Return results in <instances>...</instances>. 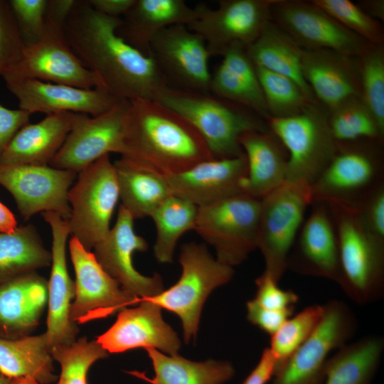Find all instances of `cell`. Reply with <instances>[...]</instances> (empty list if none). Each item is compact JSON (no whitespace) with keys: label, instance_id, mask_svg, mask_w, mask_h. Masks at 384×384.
Masks as SVG:
<instances>
[{"label":"cell","instance_id":"2e32d148","mask_svg":"<svg viewBox=\"0 0 384 384\" xmlns=\"http://www.w3.org/2000/svg\"><path fill=\"white\" fill-rule=\"evenodd\" d=\"M69 252L75 281V297L70 316L76 325L107 318L139 300L127 293L74 237L69 241Z\"/></svg>","mask_w":384,"mask_h":384},{"label":"cell","instance_id":"4fadbf2b","mask_svg":"<svg viewBox=\"0 0 384 384\" xmlns=\"http://www.w3.org/2000/svg\"><path fill=\"white\" fill-rule=\"evenodd\" d=\"M149 55L169 86L210 93L211 55L203 38L186 25L170 26L157 33L150 42Z\"/></svg>","mask_w":384,"mask_h":384},{"label":"cell","instance_id":"ffe728a7","mask_svg":"<svg viewBox=\"0 0 384 384\" xmlns=\"http://www.w3.org/2000/svg\"><path fill=\"white\" fill-rule=\"evenodd\" d=\"M2 78L8 90L17 98L19 109L31 114L70 112L94 117L122 100L101 87L83 89L15 75Z\"/></svg>","mask_w":384,"mask_h":384},{"label":"cell","instance_id":"f546056e","mask_svg":"<svg viewBox=\"0 0 384 384\" xmlns=\"http://www.w3.org/2000/svg\"><path fill=\"white\" fill-rule=\"evenodd\" d=\"M196 8L183 0H135L121 17L117 33L127 43L149 55L154 36L176 24L188 25L197 17Z\"/></svg>","mask_w":384,"mask_h":384},{"label":"cell","instance_id":"83f0119b","mask_svg":"<svg viewBox=\"0 0 384 384\" xmlns=\"http://www.w3.org/2000/svg\"><path fill=\"white\" fill-rule=\"evenodd\" d=\"M74 112L48 114L28 123L14 135L0 157V165H48L71 130Z\"/></svg>","mask_w":384,"mask_h":384},{"label":"cell","instance_id":"6f0895ef","mask_svg":"<svg viewBox=\"0 0 384 384\" xmlns=\"http://www.w3.org/2000/svg\"><path fill=\"white\" fill-rule=\"evenodd\" d=\"M0 384H14L13 379H11L0 373Z\"/></svg>","mask_w":384,"mask_h":384},{"label":"cell","instance_id":"c3c4849f","mask_svg":"<svg viewBox=\"0 0 384 384\" xmlns=\"http://www.w3.org/2000/svg\"><path fill=\"white\" fill-rule=\"evenodd\" d=\"M294 308L284 310H273L262 307L255 299L247 302V318L253 325L270 336L292 316Z\"/></svg>","mask_w":384,"mask_h":384},{"label":"cell","instance_id":"5bb4252c","mask_svg":"<svg viewBox=\"0 0 384 384\" xmlns=\"http://www.w3.org/2000/svg\"><path fill=\"white\" fill-rule=\"evenodd\" d=\"M34 78L83 89L102 88L98 76L71 49L63 26L46 21L42 35L26 45L18 64L2 75Z\"/></svg>","mask_w":384,"mask_h":384},{"label":"cell","instance_id":"7dc6e473","mask_svg":"<svg viewBox=\"0 0 384 384\" xmlns=\"http://www.w3.org/2000/svg\"><path fill=\"white\" fill-rule=\"evenodd\" d=\"M357 208L366 228L384 241V183L370 193Z\"/></svg>","mask_w":384,"mask_h":384},{"label":"cell","instance_id":"7c38bea8","mask_svg":"<svg viewBox=\"0 0 384 384\" xmlns=\"http://www.w3.org/2000/svg\"><path fill=\"white\" fill-rule=\"evenodd\" d=\"M277 0H221L215 9L198 4L197 17L186 26L205 41L211 55L233 44L247 47L270 21Z\"/></svg>","mask_w":384,"mask_h":384},{"label":"cell","instance_id":"d590c367","mask_svg":"<svg viewBox=\"0 0 384 384\" xmlns=\"http://www.w3.org/2000/svg\"><path fill=\"white\" fill-rule=\"evenodd\" d=\"M51 252L44 246L33 225L0 233V281L48 267Z\"/></svg>","mask_w":384,"mask_h":384},{"label":"cell","instance_id":"52a82bcc","mask_svg":"<svg viewBox=\"0 0 384 384\" xmlns=\"http://www.w3.org/2000/svg\"><path fill=\"white\" fill-rule=\"evenodd\" d=\"M179 262L182 273L174 285L141 300L149 301L178 316L184 341L188 343L197 334L206 299L215 289L232 279L234 270L233 267L215 259L206 245L195 242L182 245Z\"/></svg>","mask_w":384,"mask_h":384},{"label":"cell","instance_id":"836d02e7","mask_svg":"<svg viewBox=\"0 0 384 384\" xmlns=\"http://www.w3.org/2000/svg\"><path fill=\"white\" fill-rule=\"evenodd\" d=\"M114 164L121 206L134 219L150 217L155 208L172 195L166 176L122 159Z\"/></svg>","mask_w":384,"mask_h":384},{"label":"cell","instance_id":"ee69618b","mask_svg":"<svg viewBox=\"0 0 384 384\" xmlns=\"http://www.w3.org/2000/svg\"><path fill=\"white\" fill-rule=\"evenodd\" d=\"M25 44L9 1L0 0V75L10 72L21 60Z\"/></svg>","mask_w":384,"mask_h":384},{"label":"cell","instance_id":"f907efd6","mask_svg":"<svg viewBox=\"0 0 384 384\" xmlns=\"http://www.w3.org/2000/svg\"><path fill=\"white\" fill-rule=\"evenodd\" d=\"M276 367V361L267 347L263 350L257 364L242 384H267L274 375Z\"/></svg>","mask_w":384,"mask_h":384},{"label":"cell","instance_id":"d4e9b609","mask_svg":"<svg viewBox=\"0 0 384 384\" xmlns=\"http://www.w3.org/2000/svg\"><path fill=\"white\" fill-rule=\"evenodd\" d=\"M302 73L316 100L328 111L361 97L357 58L328 49H303Z\"/></svg>","mask_w":384,"mask_h":384},{"label":"cell","instance_id":"d6a6232c","mask_svg":"<svg viewBox=\"0 0 384 384\" xmlns=\"http://www.w3.org/2000/svg\"><path fill=\"white\" fill-rule=\"evenodd\" d=\"M53 361L45 332L16 338L0 337V373L11 379L30 376L39 384H50L57 379Z\"/></svg>","mask_w":384,"mask_h":384},{"label":"cell","instance_id":"ba28073f","mask_svg":"<svg viewBox=\"0 0 384 384\" xmlns=\"http://www.w3.org/2000/svg\"><path fill=\"white\" fill-rule=\"evenodd\" d=\"M265 122L287 152L286 180H300L311 185L338 148L329 126L328 110L319 102L311 103L299 114L269 116Z\"/></svg>","mask_w":384,"mask_h":384},{"label":"cell","instance_id":"603a6c76","mask_svg":"<svg viewBox=\"0 0 384 384\" xmlns=\"http://www.w3.org/2000/svg\"><path fill=\"white\" fill-rule=\"evenodd\" d=\"M134 308H124L112 326L96 339L108 353L143 348L159 349L174 356L181 347L175 331L162 318L161 308L141 300Z\"/></svg>","mask_w":384,"mask_h":384},{"label":"cell","instance_id":"681fc988","mask_svg":"<svg viewBox=\"0 0 384 384\" xmlns=\"http://www.w3.org/2000/svg\"><path fill=\"white\" fill-rule=\"evenodd\" d=\"M31 114L22 110H10L0 104V157L14 135L29 123Z\"/></svg>","mask_w":384,"mask_h":384},{"label":"cell","instance_id":"9a60e30c","mask_svg":"<svg viewBox=\"0 0 384 384\" xmlns=\"http://www.w3.org/2000/svg\"><path fill=\"white\" fill-rule=\"evenodd\" d=\"M271 20L303 49H328L358 58L370 44L312 1L277 0L271 9Z\"/></svg>","mask_w":384,"mask_h":384},{"label":"cell","instance_id":"8fae6325","mask_svg":"<svg viewBox=\"0 0 384 384\" xmlns=\"http://www.w3.org/2000/svg\"><path fill=\"white\" fill-rule=\"evenodd\" d=\"M324 306L323 316L314 331L270 384H324L331 353L346 345L357 327L354 314L344 302L332 300Z\"/></svg>","mask_w":384,"mask_h":384},{"label":"cell","instance_id":"484cf974","mask_svg":"<svg viewBox=\"0 0 384 384\" xmlns=\"http://www.w3.org/2000/svg\"><path fill=\"white\" fill-rule=\"evenodd\" d=\"M48 304V281L31 272L0 281V335L28 336L39 324Z\"/></svg>","mask_w":384,"mask_h":384},{"label":"cell","instance_id":"f5cc1de1","mask_svg":"<svg viewBox=\"0 0 384 384\" xmlns=\"http://www.w3.org/2000/svg\"><path fill=\"white\" fill-rule=\"evenodd\" d=\"M76 1V0H48L45 20L64 26Z\"/></svg>","mask_w":384,"mask_h":384},{"label":"cell","instance_id":"6da1fadb","mask_svg":"<svg viewBox=\"0 0 384 384\" xmlns=\"http://www.w3.org/2000/svg\"><path fill=\"white\" fill-rule=\"evenodd\" d=\"M121 18L95 11L77 0L63 26L77 57L100 78L102 88L119 100H158L169 86L154 59L117 33Z\"/></svg>","mask_w":384,"mask_h":384},{"label":"cell","instance_id":"44dd1931","mask_svg":"<svg viewBox=\"0 0 384 384\" xmlns=\"http://www.w3.org/2000/svg\"><path fill=\"white\" fill-rule=\"evenodd\" d=\"M290 251L287 269L326 278L338 284L341 278L336 228L327 203L314 201Z\"/></svg>","mask_w":384,"mask_h":384},{"label":"cell","instance_id":"ab89813d","mask_svg":"<svg viewBox=\"0 0 384 384\" xmlns=\"http://www.w3.org/2000/svg\"><path fill=\"white\" fill-rule=\"evenodd\" d=\"M255 68L269 116H292L312 103L293 80L262 68Z\"/></svg>","mask_w":384,"mask_h":384},{"label":"cell","instance_id":"db71d44e","mask_svg":"<svg viewBox=\"0 0 384 384\" xmlns=\"http://www.w3.org/2000/svg\"><path fill=\"white\" fill-rule=\"evenodd\" d=\"M17 228L15 215L0 201V233H12Z\"/></svg>","mask_w":384,"mask_h":384},{"label":"cell","instance_id":"e575fe53","mask_svg":"<svg viewBox=\"0 0 384 384\" xmlns=\"http://www.w3.org/2000/svg\"><path fill=\"white\" fill-rule=\"evenodd\" d=\"M384 348L381 336H367L346 344L326 363L324 384H370Z\"/></svg>","mask_w":384,"mask_h":384},{"label":"cell","instance_id":"f6af8a7d","mask_svg":"<svg viewBox=\"0 0 384 384\" xmlns=\"http://www.w3.org/2000/svg\"><path fill=\"white\" fill-rule=\"evenodd\" d=\"M9 4L25 46L33 43L44 31L48 0H10Z\"/></svg>","mask_w":384,"mask_h":384},{"label":"cell","instance_id":"816d5d0a","mask_svg":"<svg viewBox=\"0 0 384 384\" xmlns=\"http://www.w3.org/2000/svg\"><path fill=\"white\" fill-rule=\"evenodd\" d=\"M97 11L106 16L121 18L132 6L135 0H87Z\"/></svg>","mask_w":384,"mask_h":384},{"label":"cell","instance_id":"8d00e7d4","mask_svg":"<svg viewBox=\"0 0 384 384\" xmlns=\"http://www.w3.org/2000/svg\"><path fill=\"white\" fill-rule=\"evenodd\" d=\"M198 207L190 201L171 195L151 213L156 238L154 255L161 263L171 262L176 245L186 232L194 230Z\"/></svg>","mask_w":384,"mask_h":384},{"label":"cell","instance_id":"4316f807","mask_svg":"<svg viewBox=\"0 0 384 384\" xmlns=\"http://www.w3.org/2000/svg\"><path fill=\"white\" fill-rule=\"evenodd\" d=\"M246 48L233 44L222 53L221 63L211 74L210 93L247 108L265 120L269 117L267 107Z\"/></svg>","mask_w":384,"mask_h":384},{"label":"cell","instance_id":"7bdbcfd3","mask_svg":"<svg viewBox=\"0 0 384 384\" xmlns=\"http://www.w3.org/2000/svg\"><path fill=\"white\" fill-rule=\"evenodd\" d=\"M343 27L370 44L383 45L384 32L380 22L349 0H312Z\"/></svg>","mask_w":384,"mask_h":384},{"label":"cell","instance_id":"9f6ffc18","mask_svg":"<svg viewBox=\"0 0 384 384\" xmlns=\"http://www.w3.org/2000/svg\"><path fill=\"white\" fill-rule=\"evenodd\" d=\"M14 384H39L33 377H24L13 379Z\"/></svg>","mask_w":384,"mask_h":384},{"label":"cell","instance_id":"3957f363","mask_svg":"<svg viewBox=\"0 0 384 384\" xmlns=\"http://www.w3.org/2000/svg\"><path fill=\"white\" fill-rule=\"evenodd\" d=\"M157 101L186 118L215 159L242 155L240 137L248 132L268 129L265 120L255 112L210 93L168 86Z\"/></svg>","mask_w":384,"mask_h":384},{"label":"cell","instance_id":"d6986e66","mask_svg":"<svg viewBox=\"0 0 384 384\" xmlns=\"http://www.w3.org/2000/svg\"><path fill=\"white\" fill-rule=\"evenodd\" d=\"M134 218L120 206L117 220L107 236L95 247L94 255L107 274L127 293L139 300L152 297L164 290L161 276L146 277L137 272L132 255L148 248L146 241L134 232Z\"/></svg>","mask_w":384,"mask_h":384},{"label":"cell","instance_id":"f35d334b","mask_svg":"<svg viewBox=\"0 0 384 384\" xmlns=\"http://www.w3.org/2000/svg\"><path fill=\"white\" fill-rule=\"evenodd\" d=\"M324 306L311 305L289 317L272 335L269 349L276 361V372L309 338L320 322Z\"/></svg>","mask_w":384,"mask_h":384},{"label":"cell","instance_id":"7402d4cb","mask_svg":"<svg viewBox=\"0 0 384 384\" xmlns=\"http://www.w3.org/2000/svg\"><path fill=\"white\" fill-rule=\"evenodd\" d=\"M41 215L52 233L51 270L48 282L47 329L45 332L50 348L70 344L76 340L78 325L70 319V311L75 297V282L67 266L66 242L70 230L68 220L53 212Z\"/></svg>","mask_w":384,"mask_h":384},{"label":"cell","instance_id":"7a4b0ae2","mask_svg":"<svg viewBox=\"0 0 384 384\" xmlns=\"http://www.w3.org/2000/svg\"><path fill=\"white\" fill-rule=\"evenodd\" d=\"M121 158L164 176L212 160L206 142L183 116L157 100H131L123 123Z\"/></svg>","mask_w":384,"mask_h":384},{"label":"cell","instance_id":"5b68a950","mask_svg":"<svg viewBox=\"0 0 384 384\" xmlns=\"http://www.w3.org/2000/svg\"><path fill=\"white\" fill-rule=\"evenodd\" d=\"M311 203L310 184L300 180H286L260 199L257 248L264 257L263 272L277 282Z\"/></svg>","mask_w":384,"mask_h":384},{"label":"cell","instance_id":"f1b7e54d","mask_svg":"<svg viewBox=\"0 0 384 384\" xmlns=\"http://www.w3.org/2000/svg\"><path fill=\"white\" fill-rule=\"evenodd\" d=\"M239 142L247 164L243 193L261 199L286 181L287 152L269 129L246 132Z\"/></svg>","mask_w":384,"mask_h":384},{"label":"cell","instance_id":"1f68e13d","mask_svg":"<svg viewBox=\"0 0 384 384\" xmlns=\"http://www.w3.org/2000/svg\"><path fill=\"white\" fill-rule=\"evenodd\" d=\"M154 370L151 378L137 370L127 373L150 384H223L233 378L235 369L231 363L209 359L196 362L178 354L167 356L155 348L146 349Z\"/></svg>","mask_w":384,"mask_h":384},{"label":"cell","instance_id":"cb8c5ba5","mask_svg":"<svg viewBox=\"0 0 384 384\" xmlns=\"http://www.w3.org/2000/svg\"><path fill=\"white\" fill-rule=\"evenodd\" d=\"M247 174V159L243 154L233 158L206 161L181 173L166 176L172 195L201 207L244 193Z\"/></svg>","mask_w":384,"mask_h":384},{"label":"cell","instance_id":"ac0fdd59","mask_svg":"<svg viewBox=\"0 0 384 384\" xmlns=\"http://www.w3.org/2000/svg\"><path fill=\"white\" fill-rule=\"evenodd\" d=\"M129 102L122 100L97 116L75 113L71 130L49 165L78 174L105 155L121 154Z\"/></svg>","mask_w":384,"mask_h":384},{"label":"cell","instance_id":"bcb514c9","mask_svg":"<svg viewBox=\"0 0 384 384\" xmlns=\"http://www.w3.org/2000/svg\"><path fill=\"white\" fill-rule=\"evenodd\" d=\"M257 291L255 301L264 308L284 310L294 308L298 295L292 290L280 288L278 282L263 272L255 279Z\"/></svg>","mask_w":384,"mask_h":384},{"label":"cell","instance_id":"4dcf8cb0","mask_svg":"<svg viewBox=\"0 0 384 384\" xmlns=\"http://www.w3.org/2000/svg\"><path fill=\"white\" fill-rule=\"evenodd\" d=\"M246 50L255 67L293 80L310 102H318L302 75L303 48L275 23L270 21L260 36Z\"/></svg>","mask_w":384,"mask_h":384},{"label":"cell","instance_id":"b9f144b4","mask_svg":"<svg viewBox=\"0 0 384 384\" xmlns=\"http://www.w3.org/2000/svg\"><path fill=\"white\" fill-rule=\"evenodd\" d=\"M361 95L384 131V47L369 44L357 58Z\"/></svg>","mask_w":384,"mask_h":384},{"label":"cell","instance_id":"11a10c76","mask_svg":"<svg viewBox=\"0 0 384 384\" xmlns=\"http://www.w3.org/2000/svg\"><path fill=\"white\" fill-rule=\"evenodd\" d=\"M366 14L373 18L384 19V1L383 0H366L362 1L358 5Z\"/></svg>","mask_w":384,"mask_h":384},{"label":"cell","instance_id":"60d3db41","mask_svg":"<svg viewBox=\"0 0 384 384\" xmlns=\"http://www.w3.org/2000/svg\"><path fill=\"white\" fill-rule=\"evenodd\" d=\"M51 355L61 368L57 384H87V374L90 366L107 358L109 353L97 340L88 341L83 337L70 344L53 347Z\"/></svg>","mask_w":384,"mask_h":384},{"label":"cell","instance_id":"74e56055","mask_svg":"<svg viewBox=\"0 0 384 384\" xmlns=\"http://www.w3.org/2000/svg\"><path fill=\"white\" fill-rule=\"evenodd\" d=\"M328 122L338 144L362 140L383 142L384 131L361 97L348 100L328 111Z\"/></svg>","mask_w":384,"mask_h":384},{"label":"cell","instance_id":"8992f818","mask_svg":"<svg viewBox=\"0 0 384 384\" xmlns=\"http://www.w3.org/2000/svg\"><path fill=\"white\" fill-rule=\"evenodd\" d=\"M383 143L369 140L337 143L336 154L310 185L312 203L358 206L384 183Z\"/></svg>","mask_w":384,"mask_h":384},{"label":"cell","instance_id":"30bf717a","mask_svg":"<svg viewBox=\"0 0 384 384\" xmlns=\"http://www.w3.org/2000/svg\"><path fill=\"white\" fill-rule=\"evenodd\" d=\"M119 198L114 164L105 155L78 173L68 195L71 213L70 234L90 250L110 232V223Z\"/></svg>","mask_w":384,"mask_h":384},{"label":"cell","instance_id":"9c48e42d","mask_svg":"<svg viewBox=\"0 0 384 384\" xmlns=\"http://www.w3.org/2000/svg\"><path fill=\"white\" fill-rule=\"evenodd\" d=\"M260 199L240 193L198 207L194 230L233 267L257 248Z\"/></svg>","mask_w":384,"mask_h":384},{"label":"cell","instance_id":"e0dca14e","mask_svg":"<svg viewBox=\"0 0 384 384\" xmlns=\"http://www.w3.org/2000/svg\"><path fill=\"white\" fill-rule=\"evenodd\" d=\"M77 173L48 165H0V185L13 196L26 220L39 212H53L68 220V191Z\"/></svg>","mask_w":384,"mask_h":384},{"label":"cell","instance_id":"277c9868","mask_svg":"<svg viewBox=\"0 0 384 384\" xmlns=\"http://www.w3.org/2000/svg\"><path fill=\"white\" fill-rule=\"evenodd\" d=\"M334 219L338 242V285L353 301L366 304L384 291V241L365 225L357 207L327 203Z\"/></svg>","mask_w":384,"mask_h":384}]
</instances>
